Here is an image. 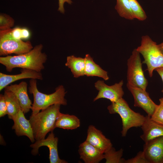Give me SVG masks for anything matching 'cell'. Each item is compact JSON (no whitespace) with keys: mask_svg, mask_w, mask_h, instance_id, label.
<instances>
[{"mask_svg":"<svg viewBox=\"0 0 163 163\" xmlns=\"http://www.w3.org/2000/svg\"><path fill=\"white\" fill-rule=\"evenodd\" d=\"M80 124V120L76 116L60 113L56 120L55 127L72 130L79 127Z\"/></svg>","mask_w":163,"mask_h":163,"instance_id":"20","label":"cell"},{"mask_svg":"<svg viewBox=\"0 0 163 163\" xmlns=\"http://www.w3.org/2000/svg\"><path fill=\"white\" fill-rule=\"evenodd\" d=\"M29 93L33 95L34 102L32 105V114H35L40 110L45 109L50 106L56 104L66 105L67 101L65 97L66 92L62 85L55 89V91L50 94L40 92L37 86L36 79H30L28 88Z\"/></svg>","mask_w":163,"mask_h":163,"instance_id":"3","label":"cell"},{"mask_svg":"<svg viewBox=\"0 0 163 163\" xmlns=\"http://www.w3.org/2000/svg\"><path fill=\"white\" fill-rule=\"evenodd\" d=\"M65 65L70 69L74 77L77 78L85 75V58L76 57L74 55L68 56Z\"/></svg>","mask_w":163,"mask_h":163,"instance_id":"19","label":"cell"},{"mask_svg":"<svg viewBox=\"0 0 163 163\" xmlns=\"http://www.w3.org/2000/svg\"><path fill=\"white\" fill-rule=\"evenodd\" d=\"M24 114L21 109L18 113L13 117L12 120L14 124L12 128L14 130L17 136H27L31 142L33 143L35 140L31 125L29 120L26 119Z\"/></svg>","mask_w":163,"mask_h":163,"instance_id":"15","label":"cell"},{"mask_svg":"<svg viewBox=\"0 0 163 163\" xmlns=\"http://www.w3.org/2000/svg\"><path fill=\"white\" fill-rule=\"evenodd\" d=\"M141 127L143 133L140 137L145 143L163 136V125L154 121L148 115Z\"/></svg>","mask_w":163,"mask_h":163,"instance_id":"17","label":"cell"},{"mask_svg":"<svg viewBox=\"0 0 163 163\" xmlns=\"http://www.w3.org/2000/svg\"><path fill=\"white\" fill-rule=\"evenodd\" d=\"M8 30L10 36L16 39H27L30 36V31L26 28L16 27Z\"/></svg>","mask_w":163,"mask_h":163,"instance_id":"25","label":"cell"},{"mask_svg":"<svg viewBox=\"0 0 163 163\" xmlns=\"http://www.w3.org/2000/svg\"><path fill=\"white\" fill-rule=\"evenodd\" d=\"M135 18L143 21L147 17L145 11L137 0H128Z\"/></svg>","mask_w":163,"mask_h":163,"instance_id":"24","label":"cell"},{"mask_svg":"<svg viewBox=\"0 0 163 163\" xmlns=\"http://www.w3.org/2000/svg\"><path fill=\"white\" fill-rule=\"evenodd\" d=\"M85 75L88 77L97 76L105 80L109 79L107 72L96 64L89 54L85 55Z\"/></svg>","mask_w":163,"mask_h":163,"instance_id":"18","label":"cell"},{"mask_svg":"<svg viewBox=\"0 0 163 163\" xmlns=\"http://www.w3.org/2000/svg\"><path fill=\"white\" fill-rule=\"evenodd\" d=\"M143 151L149 163H163V136L145 143Z\"/></svg>","mask_w":163,"mask_h":163,"instance_id":"11","label":"cell"},{"mask_svg":"<svg viewBox=\"0 0 163 163\" xmlns=\"http://www.w3.org/2000/svg\"><path fill=\"white\" fill-rule=\"evenodd\" d=\"M136 50L143 56L144 60L142 63L145 64L150 77L153 75L154 70L163 67V54L156 42L148 35L141 37V45Z\"/></svg>","mask_w":163,"mask_h":163,"instance_id":"5","label":"cell"},{"mask_svg":"<svg viewBox=\"0 0 163 163\" xmlns=\"http://www.w3.org/2000/svg\"><path fill=\"white\" fill-rule=\"evenodd\" d=\"M123 150L121 149L116 151L112 146L104 153L106 163H125V160L122 158Z\"/></svg>","mask_w":163,"mask_h":163,"instance_id":"23","label":"cell"},{"mask_svg":"<svg viewBox=\"0 0 163 163\" xmlns=\"http://www.w3.org/2000/svg\"><path fill=\"white\" fill-rule=\"evenodd\" d=\"M65 2H66L69 4H71L72 2L71 0H59V7L58 10L62 14H64L65 13L64 4Z\"/></svg>","mask_w":163,"mask_h":163,"instance_id":"30","label":"cell"},{"mask_svg":"<svg viewBox=\"0 0 163 163\" xmlns=\"http://www.w3.org/2000/svg\"><path fill=\"white\" fill-rule=\"evenodd\" d=\"M140 53L135 49L127 60V84L146 90L148 81L142 68Z\"/></svg>","mask_w":163,"mask_h":163,"instance_id":"6","label":"cell"},{"mask_svg":"<svg viewBox=\"0 0 163 163\" xmlns=\"http://www.w3.org/2000/svg\"><path fill=\"white\" fill-rule=\"evenodd\" d=\"M158 48L162 53L163 54V42L158 44Z\"/></svg>","mask_w":163,"mask_h":163,"instance_id":"32","label":"cell"},{"mask_svg":"<svg viewBox=\"0 0 163 163\" xmlns=\"http://www.w3.org/2000/svg\"><path fill=\"white\" fill-rule=\"evenodd\" d=\"M8 114L7 107L4 94H0V117H3Z\"/></svg>","mask_w":163,"mask_h":163,"instance_id":"29","label":"cell"},{"mask_svg":"<svg viewBox=\"0 0 163 163\" xmlns=\"http://www.w3.org/2000/svg\"><path fill=\"white\" fill-rule=\"evenodd\" d=\"M43 48V44H40L30 51L21 55L0 57V63L9 72L16 68L41 72L44 69V64L47 59L46 54L42 52Z\"/></svg>","mask_w":163,"mask_h":163,"instance_id":"1","label":"cell"},{"mask_svg":"<svg viewBox=\"0 0 163 163\" xmlns=\"http://www.w3.org/2000/svg\"><path fill=\"white\" fill-rule=\"evenodd\" d=\"M127 87L134 99V106L140 107L151 117L157 105L151 99L146 90L141 88L131 86L127 84Z\"/></svg>","mask_w":163,"mask_h":163,"instance_id":"10","label":"cell"},{"mask_svg":"<svg viewBox=\"0 0 163 163\" xmlns=\"http://www.w3.org/2000/svg\"><path fill=\"white\" fill-rule=\"evenodd\" d=\"M3 94L7 107L8 118L12 119L21 109L20 103L12 92L5 90Z\"/></svg>","mask_w":163,"mask_h":163,"instance_id":"21","label":"cell"},{"mask_svg":"<svg viewBox=\"0 0 163 163\" xmlns=\"http://www.w3.org/2000/svg\"><path fill=\"white\" fill-rule=\"evenodd\" d=\"M123 84L122 80L111 86L107 85L103 81H97L95 83L94 86L98 92L93 101L101 98H106L110 100L111 103L116 102L123 98L124 94L122 88Z\"/></svg>","mask_w":163,"mask_h":163,"instance_id":"8","label":"cell"},{"mask_svg":"<svg viewBox=\"0 0 163 163\" xmlns=\"http://www.w3.org/2000/svg\"><path fill=\"white\" fill-rule=\"evenodd\" d=\"M125 163H149L143 151L138 153L135 157L125 160Z\"/></svg>","mask_w":163,"mask_h":163,"instance_id":"28","label":"cell"},{"mask_svg":"<svg viewBox=\"0 0 163 163\" xmlns=\"http://www.w3.org/2000/svg\"><path fill=\"white\" fill-rule=\"evenodd\" d=\"M60 105H52L30 116L29 120L36 141L45 138L47 133L53 131L55 128L56 120L61 113Z\"/></svg>","mask_w":163,"mask_h":163,"instance_id":"2","label":"cell"},{"mask_svg":"<svg viewBox=\"0 0 163 163\" xmlns=\"http://www.w3.org/2000/svg\"><path fill=\"white\" fill-rule=\"evenodd\" d=\"M107 109L110 114L117 113L120 116L122 123L121 133L123 137L126 136L130 128L141 127L146 119V116L132 110L123 98L112 103Z\"/></svg>","mask_w":163,"mask_h":163,"instance_id":"4","label":"cell"},{"mask_svg":"<svg viewBox=\"0 0 163 163\" xmlns=\"http://www.w3.org/2000/svg\"><path fill=\"white\" fill-rule=\"evenodd\" d=\"M150 117L154 121L163 125V106L160 104L157 105Z\"/></svg>","mask_w":163,"mask_h":163,"instance_id":"27","label":"cell"},{"mask_svg":"<svg viewBox=\"0 0 163 163\" xmlns=\"http://www.w3.org/2000/svg\"><path fill=\"white\" fill-rule=\"evenodd\" d=\"M85 141L104 154L113 146L110 140L101 131L92 125L88 127Z\"/></svg>","mask_w":163,"mask_h":163,"instance_id":"12","label":"cell"},{"mask_svg":"<svg viewBox=\"0 0 163 163\" xmlns=\"http://www.w3.org/2000/svg\"><path fill=\"white\" fill-rule=\"evenodd\" d=\"M30 78L42 80L43 77L41 72L31 69H22L21 73L16 75H8L0 72V91L7 86L16 81Z\"/></svg>","mask_w":163,"mask_h":163,"instance_id":"14","label":"cell"},{"mask_svg":"<svg viewBox=\"0 0 163 163\" xmlns=\"http://www.w3.org/2000/svg\"><path fill=\"white\" fill-rule=\"evenodd\" d=\"M14 20L10 15L5 14H0V30H5L12 28L14 25Z\"/></svg>","mask_w":163,"mask_h":163,"instance_id":"26","label":"cell"},{"mask_svg":"<svg viewBox=\"0 0 163 163\" xmlns=\"http://www.w3.org/2000/svg\"><path fill=\"white\" fill-rule=\"evenodd\" d=\"M115 9L119 15L122 18L129 20L135 18L128 0H117Z\"/></svg>","mask_w":163,"mask_h":163,"instance_id":"22","label":"cell"},{"mask_svg":"<svg viewBox=\"0 0 163 163\" xmlns=\"http://www.w3.org/2000/svg\"><path fill=\"white\" fill-rule=\"evenodd\" d=\"M160 104L163 106V97H161L159 99Z\"/></svg>","mask_w":163,"mask_h":163,"instance_id":"33","label":"cell"},{"mask_svg":"<svg viewBox=\"0 0 163 163\" xmlns=\"http://www.w3.org/2000/svg\"><path fill=\"white\" fill-rule=\"evenodd\" d=\"M4 89L14 94L19 101L21 109L24 114L32 109V104L28 94L27 84L26 82L22 81L18 84H10Z\"/></svg>","mask_w":163,"mask_h":163,"instance_id":"13","label":"cell"},{"mask_svg":"<svg viewBox=\"0 0 163 163\" xmlns=\"http://www.w3.org/2000/svg\"><path fill=\"white\" fill-rule=\"evenodd\" d=\"M78 152L85 163H98L104 159L103 153L85 140L79 145Z\"/></svg>","mask_w":163,"mask_h":163,"instance_id":"16","label":"cell"},{"mask_svg":"<svg viewBox=\"0 0 163 163\" xmlns=\"http://www.w3.org/2000/svg\"><path fill=\"white\" fill-rule=\"evenodd\" d=\"M58 138L55 137L53 131L49 134L46 139L37 140L30 145L32 148L31 153L33 155H36L38 153L39 148L42 146H47L49 150V160L50 163H66V161L61 159L59 156L58 151Z\"/></svg>","mask_w":163,"mask_h":163,"instance_id":"9","label":"cell"},{"mask_svg":"<svg viewBox=\"0 0 163 163\" xmlns=\"http://www.w3.org/2000/svg\"><path fill=\"white\" fill-rule=\"evenodd\" d=\"M33 48L30 41L24 42L14 39L10 36L8 30H0V56L12 54L20 55L30 51Z\"/></svg>","mask_w":163,"mask_h":163,"instance_id":"7","label":"cell"},{"mask_svg":"<svg viewBox=\"0 0 163 163\" xmlns=\"http://www.w3.org/2000/svg\"><path fill=\"white\" fill-rule=\"evenodd\" d=\"M155 70L156 71L159 75L163 83V67L157 68Z\"/></svg>","mask_w":163,"mask_h":163,"instance_id":"31","label":"cell"}]
</instances>
